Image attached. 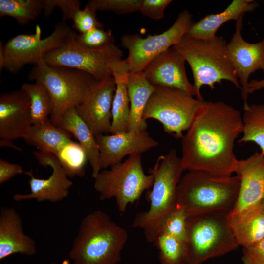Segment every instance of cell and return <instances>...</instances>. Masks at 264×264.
<instances>
[{"instance_id": "25", "label": "cell", "mask_w": 264, "mask_h": 264, "mask_svg": "<svg viewBox=\"0 0 264 264\" xmlns=\"http://www.w3.org/2000/svg\"><path fill=\"white\" fill-rule=\"evenodd\" d=\"M60 126L73 135L85 151L91 168V176L95 178L101 171L99 150L95 136L78 115L76 107L68 109L64 114Z\"/></svg>"}, {"instance_id": "22", "label": "cell", "mask_w": 264, "mask_h": 264, "mask_svg": "<svg viewBox=\"0 0 264 264\" xmlns=\"http://www.w3.org/2000/svg\"><path fill=\"white\" fill-rule=\"evenodd\" d=\"M258 6V3L254 0H234L222 12L209 14L195 22L185 36L204 40L212 39L224 23L230 20L237 21Z\"/></svg>"}, {"instance_id": "36", "label": "cell", "mask_w": 264, "mask_h": 264, "mask_svg": "<svg viewBox=\"0 0 264 264\" xmlns=\"http://www.w3.org/2000/svg\"><path fill=\"white\" fill-rule=\"evenodd\" d=\"M44 15L49 16L56 7L61 9L63 14V22L72 20L76 12L80 8L81 2L78 0H42Z\"/></svg>"}, {"instance_id": "43", "label": "cell", "mask_w": 264, "mask_h": 264, "mask_svg": "<svg viewBox=\"0 0 264 264\" xmlns=\"http://www.w3.org/2000/svg\"><path fill=\"white\" fill-rule=\"evenodd\" d=\"M242 261L243 264H252L244 257H242Z\"/></svg>"}, {"instance_id": "31", "label": "cell", "mask_w": 264, "mask_h": 264, "mask_svg": "<svg viewBox=\"0 0 264 264\" xmlns=\"http://www.w3.org/2000/svg\"><path fill=\"white\" fill-rule=\"evenodd\" d=\"M187 218L183 209L176 205L163 220L158 234L163 233L170 235L185 243Z\"/></svg>"}, {"instance_id": "18", "label": "cell", "mask_w": 264, "mask_h": 264, "mask_svg": "<svg viewBox=\"0 0 264 264\" xmlns=\"http://www.w3.org/2000/svg\"><path fill=\"white\" fill-rule=\"evenodd\" d=\"M235 173L240 180L234 214L259 205L264 197V154L256 152L248 158L238 160Z\"/></svg>"}, {"instance_id": "21", "label": "cell", "mask_w": 264, "mask_h": 264, "mask_svg": "<svg viewBox=\"0 0 264 264\" xmlns=\"http://www.w3.org/2000/svg\"><path fill=\"white\" fill-rule=\"evenodd\" d=\"M110 69L116 84L111 109V125L110 133H123L129 131L130 104L127 81L129 68L125 59H120L111 63Z\"/></svg>"}, {"instance_id": "35", "label": "cell", "mask_w": 264, "mask_h": 264, "mask_svg": "<svg viewBox=\"0 0 264 264\" xmlns=\"http://www.w3.org/2000/svg\"><path fill=\"white\" fill-rule=\"evenodd\" d=\"M96 11L88 4L83 9H80L75 14L72 21L73 27L80 34L97 28H103L98 21Z\"/></svg>"}, {"instance_id": "20", "label": "cell", "mask_w": 264, "mask_h": 264, "mask_svg": "<svg viewBox=\"0 0 264 264\" xmlns=\"http://www.w3.org/2000/svg\"><path fill=\"white\" fill-rule=\"evenodd\" d=\"M37 252L36 242L23 230L22 219L13 207L0 211V260L15 254L32 256Z\"/></svg>"}, {"instance_id": "7", "label": "cell", "mask_w": 264, "mask_h": 264, "mask_svg": "<svg viewBox=\"0 0 264 264\" xmlns=\"http://www.w3.org/2000/svg\"><path fill=\"white\" fill-rule=\"evenodd\" d=\"M28 78L40 82L48 90L53 103L50 120L59 126L65 112L68 109L78 106L89 88L97 81L85 72L67 67L49 66L43 60L31 68Z\"/></svg>"}, {"instance_id": "3", "label": "cell", "mask_w": 264, "mask_h": 264, "mask_svg": "<svg viewBox=\"0 0 264 264\" xmlns=\"http://www.w3.org/2000/svg\"><path fill=\"white\" fill-rule=\"evenodd\" d=\"M240 180L235 176H219L189 171L182 177L176 191L177 205L187 218L215 212L232 211L236 203Z\"/></svg>"}, {"instance_id": "2", "label": "cell", "mask_w": 264, "mask_h": 264, "mask_svg": "<svg viewBox=\"0 0 264 264\" xmlns=\"http://www.w3.org/2000/svg\"><path fill=\"white\" fill-rule=\"evenodd\" d=\"M128 239L125 228L95 210L82 219L69 256L73 264H117Z\"/></svg>"}, {"instance_id": "11", "label": "cell", "mask_w": 264, "mask_h": 264, "mask_svg": "<svg viewBox=\"0 0 264 264\" xmlns=\"http://www.w3.org/2000/svg\"><path fill=\"white\" fill-rule=\"evenodd\" d=\"M192 14L181 12L172 25L162 33L142 37L137 34L121 38L122 46L128 50L125 60L130 72L143 71L158 55L177 44L194 24Z\"/></svg>"}, {"instance_id": "10", "label": "cell", "mask_w": 264, "mask_h": 264, "mask_svg": "<svg viewBox=\"0 0 264 264\" xmlns=\"http://www.w3.org/2000/svg\"><path fill=\"white\" fill-rule=\"evenodd\" d=\"M73 31L62 45L46 54L43 61L51 66H61L85 72L96 80L112 76L110 66L122 59L123 52L114 44L99 48H90L79 44Z\"/></svg>"}, {"instance_id": "19", "label": "cell", "mask_w": 264, "mask_h": 264, "mask_svg": "<svg viewBox=\"0 0 264 264\" xmlns=\"http://www.w3.org/2000/svg\"><path fill=\"white\" fill-rule=\"evenodd\" d=\"M32 125L30 103L22 89L3 92L0 96V138H23Z\"/></svg>"}, {"instance_id": "17", "label": "cell", "mask_w": 264, "mask_h": 264, "mask_svg": "<svg viewBox=\"0 0 264 264\" xmlns=\"http://www.w3.org/2000/svg\"><path fill=\"white\" fill-rule=\"evenodd\" d=\"M184 57L172 47L155 58L142 71L154 87L176 88L194 96V88L185 71Z\"/></svg>"}, {"instance_id": "9", "label": "cell", "mask_w": 264, "mask_h": 264, "mask_svg": "<svg viewBox=\"0 0 264 264\" xmlns=\"http://www.w3.org/2000/svg\"><path fill=\"white\" fill-rule=\"evenodd\" d=\"M203 101L178 88L155 87L144 109L143 119L158 121L165 132L181 139Z\"/></svg>"}, {"instance_id": "33", "label": "cell", "mask_w": 264, "mask_h": 264, "mask_svg": "<svg viewBox=\"0 0 264 264\" xmlns=\"http://www.w3.org/2000/svg\"><path fill=\"white\" fill-rule=\"evenodd\" d=\"M141 0H91L88 4L96 11L126 14L139 11Z\"/></svg>"}, {"instance_id": "30", "label": "cell", "mask_w": 264, "mask_h": 264, "mask_svg": "<svg viewBox=\"0 0 264 264\" xmlns=\"http://www.w3.org/2000/svg\"><path fill=\"white\" fill-rule=\"evenodd\" d=\"M54 155L69 178L85 176L88 158L85 151L79 143L71 141L63 146Z\"/></svg>"}, {"instance_id": "23", "label": "cell", "mask_w": 264, "mask_h": 264, "mask_svg": "<svg viewBox=\"0 0 264 264\" xmlns=\"http://www.w3.org/2000/svg\"><path fill=\"white\" fill-rule=\"evenodd\" d=\"M230 225L239 246L247 247L264 238V211L260 203L236 214H228Z\"/></svg>"}, {"instance_id": "15", "label": "cell", "mask_w": 264, "mask_h": 264, "mask_svg": "<svg viewBox=\"0 0 264 264\" xmlns=\"http://www.w3.org/2000/svg\"><path fill=\"white\" fill-rule=\"evenodd\" d=\"M116 89L115 79L109 76L96 81L76 109L95 136L110 133L111 109Z\"/></svg>"}, {"instance_id": "12", "label": "cell", "mask_w": 264, "mask_h": 264, "mask_svg": "<svg viewBox=\"0 0 264 264\" xmlns=\"http://www.w3.org/2000/svg\"><path fill=\"white\" fill-rule=\"evenodd\" d=\"M242 19L236 21L235 32L227 44V52L245 106L249 94L264 88V37L256 43L244 40L241 35Z\"/></svg>"}, {"instance_id": "46", "label": "cell", "mask_w": 264, "mask_h": 264, "mask_svg": "<svg viewBox=\"0 0 264 264\" xmlns=\"http://www.w3.org/2000/svg\"></svg>"}, {"instance_id": "44", "label": "cell", "mask_w": 264, "mask_h": 264, "mask_svg": "<svg viewBox=\"0 0 264 264\" xmlns=\"http://www.w3.org/2000/svg\"><path fill=\"white\" fill-rule=\"evenodd\" d=\"M260 204H261V206L262 207L263 210L264 211V197L262 198V200H261V201L260 202Z\"/></svg>"}, {"instance_id": "38", "label": "cell", "mask_w": 264, "mask_h": 264, "mask_svg": "<svg viewBox=\"0 0 264 264\" xmlns=\"http://www.w3.org/2000/svg\"><path fill=\"white\" fill-rule=\"evenodd\" d=\"M243 254L252 264H264V238L251 246L243 247Z\"/></svg>"}, {"instance_id": "6", "label": "cell", "mask_w": 264, "mask_h": 264, "mask_svg": "<svg viewBox=\"0 0 264 264\" xmlns=\"http://www.w3.org/2000/svg\"><path fill=\"white\" fill-rule=\"evenodd\" d=\"M229 212H215L187 218L185 245L189 264H202L238 248L228 220Z\"/></svg>"}, {"instance_id": "5", "label": "cell", "mask_w": 264, "mask_h": 264, "mask_svg": "<svg viewBox=\"0 0 264 264\" xmlns=\"http://www.w3.org/2000/svg\"><path fill=\"white\" fill-rule=\"evenodd\" d=\"M190 66L194 79V96L203 101L201 88L208 86L213 90L216 83L223 80L232 83L241 89L234 67L229 59L227 43L223 37L216 35L214 38L200 40L184 36L173 46Z\"/></svg>"}, {"instance_id": "37", "label": "cell", "mask_w": 264, "mask_h": 264, "mask_svg": "<svg viewBox=\"0 0 264 264\" xmlns=\"http://www.w3.org/2000/svg\"><path fill=\"white\" fill-rule=\"evenodd\" d=\"M171 0H141L139 11L144 16L153 20L164 17L165 8L171 3Z\"/></svg>"}, {"instance_id": "28", "label": "cell", "mask_w": 264, "mask_h": 264, "mask_svg": "<svg viewBox=\"0 0 264 264\" xmlns=\"http://www.w3.org/2000/svg\"><path fill=\"white\" fill-rule=\"evenodd\" d=\"M243 109V136L238 142H253L264 154V103L248 104Z\"/></svg>"}, {"instance_id": "45", "label": "cell", "mask_w": 264, "mask_h": 264, "mask_svg": "<svg viewBox=\"0 0 264 264\" xmlns=\"http://www.w3.org/2000/svg\"><path fill=\"white\" fill-rule=\"evenodd\" d=\"M57 264V263H55V262H52V263H51V264Z\"/></svg>"}, {"instance_id": "16", "label": "cell", "mask_w": 264, "mask_h": 264, "mask_svg": "<svg viewBox=\"0 0 264 264\" xmlns=\"http://www.w3.org/2000/svg\"><path fill=\"white\" fill-rule=\"evenodd\" d=\"M99 150L101 170L122 162L126 155L141 154L155 148L158 141L152 137L146 130L135 133H123L95 136Z\"/></svg>"}, {"instance_id": "24", "label": "cell", "mask_w": 264, "mask_h": 264, "mask_svg": "<svg viewBox=\"0 0 264 264\" xmlns=\"http://www.w3.org/2000/svg\"><path fill=\"white\" fill-rule=\"evenodd\" d=\"M155 87L151 84L142 71L129 72L127 89L130 104L129 132L135 133L146 130L147 123L143 113Z\"/></svg>"}, {"instance_id": "1", "label": "cell", "mask_w": 264, "mask_h": 264, "mask_svg": "<svg viewBox=\"0 0 264 264\" xmlns=\"http://www.w3.org/2000/svg\"><path fill=\"white\" fill-rule=\"evenodd\" d=\"M187 131L181 139L184 170L219 176L235 173V141L243 131L239 111L222 101L203 100Z\"/></svg>"}, {"instance_id": "14", "label": "cell", "mask_w": 264, "mask_h": 264, "mask_svg": "<svg viewBox=\"0 0 264 264\" xmlns=\"http://www.w3.org/2000/svg\"><path fill=\"white\" fill-rule=\"evenodd\" d=\"M33 154L41 165L52 169V173L48 178L43 179L35 177L32 171H24V173L29 177L30 193L15 194L13 199L16 201L35 199L39 202L52 203L63 200L68 196L72 182L54 154L39 151L34 152Z\"/></svg>"}, {"instance_id": "13", "label": "cell", "mask_w": 264, "mask_h": 264, "mask_svg": "<svg viewBox=\"0 0 264 264\" xmlns=\"http://www.w3.org/2000/svg\"><path fill=\"white\" fill-rule=\"evenodd\" d=\"M74 31L61 22L53 31L41 38V29L37 25L33 34H20L10 39L4 44V69L11 74L18 73L28 64H37L48 53L61 46Z\"/></svg>"}, {"instance_id": "4", "label": "cell", "mask_w": 264, "mask_h": 264, "mask_svg": "<svg viewBox=\"0 0 264 264\" xmlns=\"http://www.w3.org/2000/svg\"><path fill=\"white\" fill-rule=\"evenodd\" d=\"M176 149L160 155L149 173L154 176L148 210L137 214L132 226L141 229L147 242L153 243L164 219L177 205L176 191L184 171Z\"/></svg>"}, {"instance_id": "26", "label": "cell", "mask_w": 264, "mask_h": 264, "mask_svg": "<svg viewBox=\"0 0 264 264\" xmlns=\"http://www.w3.org/2000/svg\"><path fill=\"white\" fill-rule=\"evenodd\" d=\"M71 134L50 119L32 125L23 138L28 144L42 153L56 154L65 145L72 141Z\"/></svg>"}, {"instance_id": "42", "label": "cell", "mask_w": 264, "mask_h": 264, "mask_svg": "<svg viewBox=\"0 0 264 264\" xmlns=\"http://www.w3.org/2000/svg\"><path fill=\"white\" fill-rule=\"evenodd\" d=\"M5 51L4 45L1 41L0 42V71L4 69L5 65Z\"/></svg>"}, {"instance_id": "8", "label": "cell", "mask_w": 264, "mask_h": 264, "mask_svg": "<svg viewBox=\"0 0 264 264\" xmlns=\"http://www.w3.org/2000/svg\"><path fill=\"white\" fill-rule=\"evenodd\" d=\"M94 179L99 199L114 198L121 213L138 201L144 191L152 188L154 180L153 175L144 173L140 154H131L125 161L101 170Z\"/></svg>"}, {"instance_id": "27", "label": "cell", "mask_w": 264, "mask_h": 264, "mask_svg": "<svg viewBox=\"0 0 264 264\" xmlns=\"http://www.w3.org/2000/svg\"><path fill=\"white\" fill-rule=\"evenodd\" d=\"M21 89L27 95L30 103L32 125L50 119L53 111L51 97L45 87L39 81L25 83Z\"/></svg>"}, {"instance_id": "29", "label": "cell", "mask_w": 264, "mask_h": 264, "mask_svg": "<svg viewBox=\"0 0 264 264\" xmlns=\"http://www.w3.org/2000/svg\"><path fill=\"white\" fill-rule=\"evenodd\" d=\"M161 264H189L185 243L170 235L158 234L153 243Z\"/></svg>"}, {"instance_id": "40", "label": "cell", "mask_w": 264, "mask_h": 264, "mask_svg": "<svg viewBox=\"0 0 264 264\" xmlns=\"http://www.w3.org/2000/svg\"><path fill=\"white\" fill-rule=\"evenodd\" d=\"M21 1L37 17L43 11L42 0H21Z\"/></svg>"}, {"instance_id": "32", "label": "cell", "mask_w": 264, "mask_h": 264, "mask_svg": "<svg viewBox=\"0 0 264 264\" xmlns=\"http://www.w3.org/2000/svg\"><path fill=\"white\" fill-rule=\"evenodd\" d=\"M76 41L80 45L90 48H99L114 44L112 31L103 28H94L80 34H76Z\"/></svg>"}, {"instance_id": "39", "label": "cell", "mask_w": 264, "mask_h": 264, "mask_svg": "<svg viewBox=\"0 0 264 264\" xmlns=\"http://www.w3.org/2000/svg\"><path fill=\"white\" fill-rule=\"evenodd\" d=\"M21 165L10 163L2 158L0 159V184H2L18 175L24 173Z\"/></svg>"}, {"instance_id": "41", "label": "cell", "mask_w": 264, "mask_h": 264, "mask_svg": "<svg viewBox=\"0 0 264 264\" xmlns=\"http://www.w3.org/2000/svg\"><path fill=\"white\" fill-rule=\"evenodd\" d=\"M0 146L1 147H7L18 151H22V149L14 144L12 140L0 139Z\"/></svg>"}, {"instance_id": "34", "label": "cell", "mask_w": 264, "mask_h": 264, "mask_svg": "<svg viewBox=\"0 0 264 264\" xmlns=\"http://www.w3.org/2000/svg\"><path fill=\"white\" fill-rule=\"evenodd\" d=\"M10 16L20 24H26L38 17L21 0H0V16Z\"/></svg>"}]
</instances>
